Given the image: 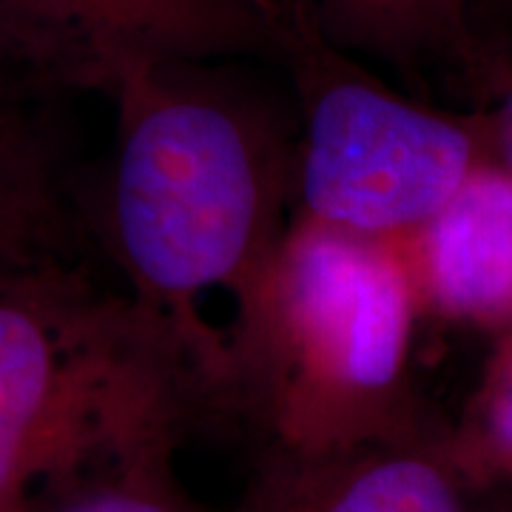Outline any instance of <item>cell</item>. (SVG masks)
I'll return each mask as SVG.
<instances>
[{
    "label": "cell",
    "instance_id": "cell-13",
    "mask_svg": "<svg viewBox=\"0 0 512 512\" xmlns=\"http://www.w3.org/2000/svg\"><path fill=\"white\" fill-rule=\"evenodd\" d=\"M12 271H18V268H12V265H6V262H0V282H3L6 276L12 274Z\"/></svg>",
    "mask_w": 512,
    "mask_h": 512
},
{
    "label": "cell",
    "instance_id": "cell-7",
    "mask_svg": "<svg viewBox=\"0 0 512 512\" xmlns=\"http://www.w3.org/2000/svg\"><path fill=\"white\" fill-rule=\"evenodd\" d=\"M402 245L416 296L450 322L512 330V174L487 160Z\"/></svg>",
    "mask_w": 512,
    "mask_h": 512
},
{
    "label": "cell",
    "instance_id": "cell-12",
    "mask_svg": "<svg viewBox=\"0 0 512 512\" xmlns=\"http://www.w3.org/2000/svg\"><path fill=\"white\" fill-rule=\"evenodd\" d=\"M490 157L512 174V46L487 40V69L478 89Z\"/></svg>",
    "mask_w": 512,
    "mask_h": 512
},
{
    "label": "cell",
    "instance_id": "cell-11",
    "mask_svg": "<svg viewBox=\"0 0 512 512\" xmlns=\"http://www.w3.org/2000/svg\"><path fill=\"white\" fill-rule=\"evenodd\" d=\"M481 456L512 478V330L490 365L473 419L461 427Z\"/></svg>",
    "mask_w": 512,
    "mask_h": 512
},
{
    "label": "cell",
    "instance_id": "cell-9",
    "mask_svg": "<svg viewBox=\"0 0 512 512\" xmlns=\"http://www.w3.org/2000/svg\"><path fill=\"white\" fill-rule=\"evenodd\" d=\"M356 57H373L416 80L444 74L478 97L487 69V37L478 32V0H285Z\"/></svg>",
    "mask_w": 512,
    "mask_h": 512
},
{
    "label": "cell",
    "instance_id": "cell-10",
    "mask_svg": "<svg viewBox=\"0 0 512 512\" xmlns=\"http://www.w3.org/2000/svg\"><path fill=\"white\" fill-rule=\"evenodd\" d=\"M185 433V424H157L117 441L43 484L23 512H200L174 470Z\"/></svg>",
    "mask_w": 512,
    "mask_h": 512
},
{
    "label": "cell",
    "instance_id": "cell-14",
    "mask_svg": "<svg viewBox=\"0 0 512 512\" xmlns=\"http://www.w3.org/2000/svg\"><path fill=\"white\" fill-rule=\"evenodd\" d=\"M504 6H507V9H510V15H512V0H504Z\"/></svg>",
    "mask_w": 512,
    "mask_h": 512
},
{
    "label": "cell",
    "instance_id": "cell-8",
    "mask_svg": "<svg viewBox=\"0 0 512 512\" xmlns=\"http://www.w3.org/2000/svg\"><path fill=\"white\" fill-rule=\"evenodd\" d=\"M46 100L0 80V262L89 268L97 239L43 114Z\"/></svg>",
    "mask_w": 512,
    "mask_h": 512
},
{
    "label": "cell",
    "instance_id": "cell-2",
    "mask_svg": "<svg viewBox=\"0 0 512 512\" xmlns=\"http://www.w3.org/2000/svg\"><path fill=\"white\" fill-rule=\"evenodd\" d=\"M205 416L180 353L89 268H18L0 282V512L157 424Z\"/></svg>",
    "mask_w": 512,
    "mask_h": 512
},
{
    "label": "cell",
    "instance_id": "cell-3",
    "mask_svg": "<svg viewBox=\"0 0 512 512\" xmlns=\"http://www.w3.org/2000/svg\"><path fill=\"white\" fill-rule=\"evenodd\" d=\"M416 308L399 242L293 222L274 348L242 416L262 447L330 450L436 419L410 384Z\"/></svg>",
    "mask_w": 512,
    "mask_h": 512
},
{
    "label": "cell",
    "instance_id": "cell-6",
    "mask_svg": "<svg viewBox=\"0 0 512 512\" xmlns=\"http://www.w3.org/2000/svg\"><path fill=\"white\" fill-rule=\"evenodd\" d=\"M228 512H512V478L433 419L330 450L262 447Z\"/></svg>",
    "mask_w": 512,
    "mask_h": 512
},
{
    "label": "cell",
    "instance_id": "cell-5",
    "mask_svg": "<svg viewBox=\"0 0 512 512\" xmlns=\"http://www.w3.org/2000/svg\"><path fill=\"white\" fill-rule=\"evenodd\" d=\"M282 23V0H0V77L55 97L134 63H276Z\"/></svg>",
    "mask_w": 512,
    "mask_h": 512
},
{
    "label": "cell",
    "instance_id": "cell-4",
    "mask_svg": "<svg viewBox=\"0 0 512 512\" xmlns=\"http://www.w3.org/2000/svg\"><path fill=\"white\" fill-rule=\"evenodd\" d=\"M276 63L299 100L293 194L299 220L404 242L493 160L481 114L399 94L285 3Z\"/></svg>",
    "mask_w": 512,
    "mask_h": 512
},
{
    "label": "cell",
    "instance_id": "cell-1",
    "mask_svg": "<svg viewBox=\"0 0 512 512\" xmlns=\"http://www.w3.org/2000/svg\"><path fill=\"white\" fill-rule=\"evenodd\" d=\"M208 66L134 63L111 80L114 151L94 239L180 353L205 416L242 419L274 348L293 146Z\"/></svg>",
    "mask_w": 512,
    "mask_h": 512
}]
</instances>
